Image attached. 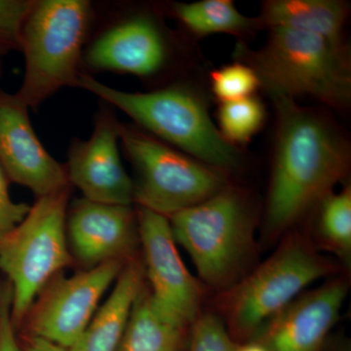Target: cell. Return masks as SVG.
Here are the masks:
<instances>
[{
	"label": "cell",
	"instance_id": "obj_24",
	"mask_svg": "<svg viewBox=\"0 0 351 351\" xmlns=\"http://www.w3.org/2000/svg\"><path fill=\"white\" fill-rule=\"evenodd\" d=\"M36 1L0 0V53L20 49L21 32Z\"/></svg>",
	"mask_w": 351,
	"mask_h": 351
},
{
	"label": "cell",
	"instance_id": "obj_7",
	"mask_svg": "<svg viewBox=\"0 0 351 351\" xmlns=\"http://www.w3.org/2000/svg\"><path fill=\"white\" fill-rule=\"evenodd\" d=\"M66 203L68 189L39 197L0 239V269L10 281L14 324L24 319L44 286L71 262Z\"/></svg>",
	"mask_w": 351,
	"mask_h": 351
},
{
	"label": "cell",
	"instance_id": "obj_23",
	"mask_svg": "<svg viewBox=\"0 0 351 351\" xmlns=\"http://www.w3.org/2000/svg\"><path fill=\"white\" fill-rule=\"evenodd\" d=\"M188 351H235L234 343L225 321L214 313L198 315L191 325Z\"/></svg>",
	"mask_w": 351,
	"mask_h": 351
},
{
	"label": "cell",
	"instance_id": "obj_16",
	"mask_svg": "<svg viewBox=\"0 0 351 351\" xmlns=\"http://www.w3.org/2000/svg\"><path fill=\"white\" fill-rule=\"evenodd\" d=\"M143 280L142 269L137 263L125 265L105 304L99 307L86 329L68 350H119L132 309L144 289Z\"/></svg>",
	"mask_w": 351,
	"mask_h": 351
},
{
	"label": "cell",
	"instance_id": "obj_20",
	"mask_svg": "<svg viewBox=\"0 0 351 351\" xmlns=\"http://www.w3.org/2000/svg\"><path fill=\"white\" fill-rule=\"evenodd\" d=\"M320 205L317 230L321 242L339 257L348 260L351 252V189L330 193Z\"/></svg>",
	"mask_w": 351,
	"mask_h": 351
},
{
	"label": "cell",
	"instance_id": "obj_14",
	"mask_svg": "<svg viewBox=\"0 0 351 351\" xmlns=\"http://www.w3.org/2000/svg\"><path fill=\"white\" fill-rule=\"evenodd\" d=\"M66 234L76 257L89 267L123 260L138 237L137 217L131 206L84 198L71 209Z\"/></svg>",
	"mask_w": 351,
	"mask_h": 351
},
{
	"label": "cell",
	"instance_id": "obj_2",
	"mask_svg": "<svg viewBox=\"0 0 351 351\" xmlns=\"http://www.w3.org/2000/svg\"><path fill=\"white\" fill-rule=\"evenodd\" d=\"M269 29L261 49L239 45L235 53L255 71L270 96H309L336 108L348 105L351 71L345 43L295 29Z\"/></svg>",
	"mask_w": 351,
	"mask_h": 351
},
{
	"label": "cell",
	"instance_id": "obj_8",
	"mask_svg": "<svg viewBox=\"0 0 351 351\" xmlns=\"http://www.w3.org/2000/svg\"><path fill=\"white\" fill-rule=\"evenodd\" d=\"M117 133L137 171L134 200L170 218L228 186L223 171L176 151L142 131L117 121Z\"/></svg>",
	"mask_w": 351,
	"mask_h": 351
},
{
	"label": "cell",
	"instance_id": "obj_4",
	"mask_svg": "<svg viewBox=\"0 0 351 351\" xmlns=\"http://www.w3.org/2000/svg\"><path fill=\"white\" fill-rule=\"evenodd\" d=\"M203 282L230 289L239 282L254 252V213L246 196L226 186L169 218Z\"/></svg>",
	"mask_w": 351,
	"mask_h": 351
},
{
	"label": "cell",
	"instance_id": "obj_3",
	"mask_svg": "<svg viewBox=\"0 0 351 351\" xmlns=\"http://www.w3.org/2000/svg\"><path fill=\"white\" fill-rule=\"evenodd\" d=\"M75 86L114 106L164 142L184 154L225 172L239 169L241 156L219 133L204 101L191 90L169 87L131 93L80 75Z\"/></svg>",
	"mask_w": 351,
	"mask_h": 351
},
{
	"label": "cell",
	"instance_id": "obj_15",
	"mask_svg": "<svg viewBox=\"0 0 351 351\" xmlns=\"http://www.w3.org/2000/svg\"><path fill=\"white\" fill-rule=\"evenodd\" d=\"M166 54L165 41L157 25L149 18L135 17L97 39L86 61L96 69L149 76L160 71Z\"/></svg>",
	"mask_w": 351,
	"mask_h": 351
},
{
	"label": "cell",
	"instance_id": "obj_27",
	"mask_svg": "<svg viewBox=\"0 0 351 351\" xmlns=\"http://www.w3.org/2000/svg\"><path fill=\"white\" fill-rule=\"evenodd\" d=\"M27 351H69L66 348L62 346L55 345L50 341L40 338L32 337L29 341V350Z\"/></svg>",
	"mask_w": 351,
	"mask_h": 351
},
{
	"label": "cell",
	"instance_id": "obj_22",
	"mask_svg": "<svg viewBox=\"0 0 351 351\" xmlns=\"http://www.w3.org/2000/svg\"><path fill=\"white\" fill-rule=\"evenodd\" d=\"M210 78L212 91L221 103L249 98L261 87L257 73L242 62L216 69Z\"/></svg>",
	"mask_w": 351,
	"mask_h": 351
},
{
	"label": "cell",
	"instance_id": "obj_5",
	"mask_svg": "<svg viewBox=\"0 0 351 351\" xmlns=\"http://www.w3.org/2000/svg\"><path fill=\"white\" fill-rule=\"evenodd\" d=\"M334 269L308 240L291 234L265 262L228 289L223 307L233 341H250L307 286L331 276Z\"/></svg>",
	"mask_w": 351,
	"mask_h": 351
},
{
	"label": "cell",
	"instance_id": "obj_18",
	"mask_svg": "<svg viewBox=\"0 0 351 351\" xmlns=\"http://www.w3.org/2000/svg\"><path fill=\"white\" fill-rule=\"evenodd\" d=\"M189 328L162 311L143 289L117 351H182Z\"/></svg>",
	"mask_w": 351,
	"mask_h": 351
},
{
	"label": "cell",
	"instance_id": "obj_12",
	"mask_svg": "<svg viewBox=\"0 0 351 351\" xmlns=\"http://www.w3.org/2000/svg\"><path fill=\"white\" fill-rule=\"evenodd\" d=\"M348 289L346 279L336 278L300 295L251 341L269 351H320L339 319Z\"/></svg>",
	"mask_w": 351,
	"mask_h": 351
},
{
	"label": "cell",
	"instance_id": "obj_10",
	"mask_svg": "<svg viewBox=\"0 0 351 351\" xmlns=\"http://www.w3.org/2000/svg\"><path fill=\"white\" fill-rule=\"evenodd\" d=\"M137 221L152 299L166 313L191 327L199 315L202 288L182 261L169 218L140 207Z\"/></svg>",
	"mask_w": 351,
	"mask_h": 351
},
{
	"label": "cell",
	"instance_id": "obj_6",
	"mask_svg": "<svg viewBox=\"0 0 351 351\" xmlns=\"http://www.w3.org/2000/svg\"><path fill=\"white\" fill-rule=\"evenodd\" d=\"M91 5L85 0L36 1L21 32L25 75L16 96L38 107L64 86H75Z\"/></svg>",
	"mask_w": 351,
	"mask_h": 351
},
{
	"label": "cell",
	"instance_id": "obj_9",
	"mask_svg": "<svg viewBox=\"0 0 351 351\" xmlns=\"http://www.w3.org/2000/svg\"><path fill=\"white\" fill-rule=\"evenodd\" d=\"M125 267L113 260L56 281L32 309V337L69 350L98 311L104 294Z\"/></svg>",
	"mask_w": 351,
	"mask_h": 351
},
{
	"label": "cell",
	"instance_id": "obj_11",
	"mask_svg": "<svg viewBox=\"0 0 351 351\" xmlns=\"http://www.w3.org/2000/svg\"><path fill=\"white\" fill-rule=\"evenodd\" d=\"M27 108L16 94L0 90V166L11 181L43 197L68 189L69 182L34 133Z\"/></svg>",
	"mask_w": 351,
	"mask_h": 351
},
{
	"label": "cell",
	"instance_id": "obj_28",
	"mask_svg": "<svg viewBox=\"0 0 351 351\" xmlns=\"http://www.w3.org/2000/svg\"><path fill=\"white\" fill-rule=\"evenodd\" d=\"M235 351H269L265 346L257 343V341H250L244 343L243 345L237 346Z\"/></svg>",
	"mask_w": 351,
	"mask_h": 351
},
{
	"label": "cell",
	"instance_id": "obj_26",
	"mask_svg": "<svg viewBox=\"0 0 351 351\" xmlns=\"http://www.w3.org/2000/svg\"><path fill=\"white\" fill-rule=\"evenodd\" d=\"M0 351H21L11 315L10 285L0 291Z\"/></svg>",
	"mask_w": 351,
	"mask_h": 351
},
{
	"label": "cell",
	"instance_id": "obj_25",
	"mask_svg": "<svg viewBox=\"0 0 351 351\" xmlns=\"http://www.w3.org/2000/svg\"><path fill=\"white\" fill-rule=\"evenodd\" d=\"M29 210L27 204L14 202L10 197L7 177L0 166V239L11 232L25 218Z\"/></svg>",
	"mask_w": 351,
	"mask_h": 351
},
{
	"label": "cell",
	"instance_id": "obj_21",
	"mask_svg": "<svg viewBox=\"0 0 351 351\" xmlns=\"http://www.w3.org/2000/svg\"><path fill=\"white\" fill-rule=\"evenodd\" d=\"M219 131L230 144L249 142L262 128L265 110L262 101L252 96L221 103L218 112Z\"/></svg>",
	"mask_w": 351,
	"mask_h": 351
},
{
	"label": "cell",
	"instance_id": "obj_13",
	"mask_svg": "<svg viewBox=\"0 0 351 351\" xmlns=\"http://www.w3.org/2000/svg\"><path fill=\"white\" fill-rule=\"evenodd\" d=\"M119 141L117 120L104 112L97 117L89 140L73 145L69 152V182L85 199L124 206L133 202L134 182L122 165Z\"/></svg>",
	"mask_w": 351,
	"mask_h": 351
},
{
	"label": "cell",
	"instance_id": "obj_19",
	"mask_svg": "<svg viewBox=\"0 0 351 351\" xmlns=\"http://www.w3.org/2000/svg\"><path fill=\"white\" fill-rule=\"evenodd\" d=\"M173 12L189 31L200 36L212 34L245 36L260 25L258 19L246 17L230 0L177 3Z\"/></svg>",
	"mask_w": 351,
	"mask_h": 351
},
{
	"label": "cell",
	"instance_id": "obj_1",
	"mask_svg": "<svg viewBox=\"0 0 351 351\" xmlns=\"http://www.w3.org/2000/svg\"><path fill=\"white\" fill-rule=\"evenodd\" d=\"M277 127L265 230L279 234L319 203L348 173L346 141L320 115L294 100L271 97Z\"/></svg>",
	"mask_w": 351,
	"mask_h": 351
},
{
	"label": "cell",
	"instance_id": "obj_17",
	"mask_svg": "<svg viewBox=\"0 0 351 351\" xmlns=\"http://www.w3.org/2000/svg\"><path fill=\"white\" fill-rule=\"evenodd\" d=\"M346 4L336 0H270L263 4L260 25L307 32L343 43Z\"/></svg>",
	"mask_w": 351,
	"mask_h": 351
}]
</instances>
